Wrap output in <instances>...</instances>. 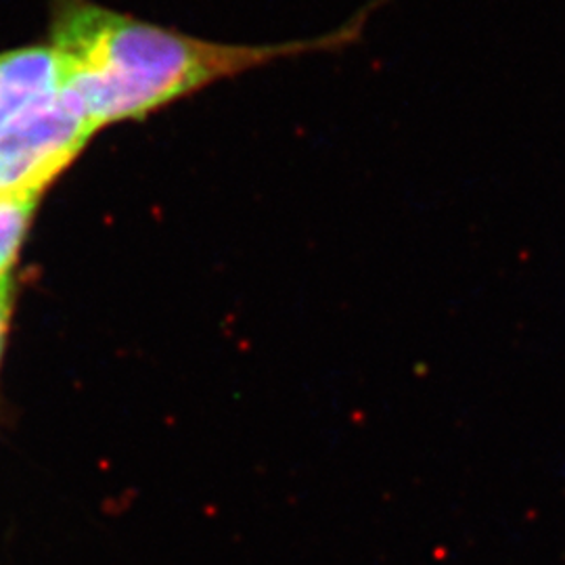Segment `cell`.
I'll list each match as a JSON object with an SVG mask.
<instances>
[{
	"instance_id": "obj_4",
	"label": "cell",
	"mask_w": 565,
	"mask_h": 565,
	"mask_svg": "<svg viewBox=\"0 0 565 565\" xmlns=\"http://www.w3.org/2000/svg\"><path fill=\"white\" fill-rule=\"evenodd\" d=\"M39 195L0 191V282L11 281Z\"/></svg>"
},
{
	"instance_id": "obj_5",
	"label": "cell",
	"mask_w": 565,
	"mask_h": 565,
	"mask_svg": "<svg viewBox=\"0 0 565 565\" xmlns=\"http://www.w3.org/2000/svg\"><path fill=\"white\" fill-rule=\"evenodd\" d=\"M11 306H13V281L0 282V359H2V348H4V338L9 329Z\"/></svg>"
},
{
	"instance_id": "obj_1",
	"label": "cell",
	"mask_w": 565,
	"mask_h": 565,
	"mask_svg": "<svg viewBox=\"0 0 565 565\" xmlns=\"http://www.w3.org/2000/svg\"><path fill=\"white\" fill-rule=\"evenodd\" d=\"M385 0H369L319 36L266 44H235L191 36L137 20L90 0H53L51 46L61 86L99 130L141 120L170 103L279 61L342 53L361 44Z\"/></svg>"
},
{
	"instance_id": "obj_3",
	"label": "cell",
	"mask_w": 565,
	"mask_h": 565,
	"mask_svg": "<svg viewBox=\"0 0 565 565\" xmlns=\"http://www.w3.org/2000/svg\"><path fill=\"white\" fill-rule=\"evenodd\" d=\"M60 90V60L51 44L0 53V132Z\"/></svg>"
},
{
	"instance_id": "obj_2",
	"label": "cell",
	"mask_w": 565,
	"mask_h": 565,
	"mask_svg": "<svg viewBox=\"0 0 565 565\" xmlns=\"http://www.w3.org/2000/svg\"><path fill=\"white\" fill-rule=\"evenodd\" d=\"M95 126L63 90L0 132V191L39 195L74 162Z\"/></svg>"
}]
</instances>
